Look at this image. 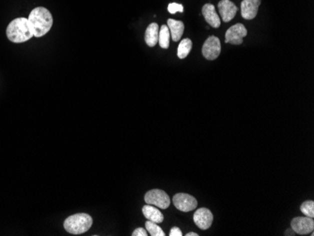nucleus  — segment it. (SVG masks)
Returning a JSON list of instances; mask_svg holds the SVG:
<instances>
[{
	"instance_id": "nucleus-1",
	"label": "nucleus",
	"mask_w": 314,
	"mask_h": 236,
	"mask_svg": "<svg viewBox=\"0 0 314 236\" xmlns=\"http://www.w3.org/2000/svg\"><path fill=\"white\" fill-rule=\"evenodd\" d=\"M28 21L32 24L34 37L40 38L51 30L53 26V16L48 8L37 7L33 8L30 14Z\"/></svg>"
},
{
	"instance_id": "nucleus-2",
	"label": "nucleus",
	"mask_w": 314,
	"mask_h": 236,
	"mask_svg": "<svg viewBox=\"0 0 314 236\" xmlns=\"http://www.w3.org/2000/svg\"><path fill=\"white\" fill-rule=\"evenodd\" d=\"M6 34L8 39L16 44H22L24 42H28L34 36L28 18L24 17H19L12 20L8 24Z\"/></svg>"
},
{
	"instance_id": "nucleus-3",
	"label": "nucleus",
	"mask_w": 314,
	"mask_h": 236,
	"mask_svg": "<svg viewBox=\"0 0 314 236\" xmlns=\"http://www.w3.org/2000/svg\"><path fill=\"white\" fill-rule=\"evenodd\" d=\"M92 226V218L85 212L76 214L64 221V228L71 234H82Z\"/></svg>"
},
{
	"instance_id": "nucleus-4",
	"label": "nucleus",
	"mask_w": 314,
	"mask_h": 236,
	"mask_svg": "<svg viewBox=\"0 0 314 236\" xmlns=\"http://www.w3.org/2000/svg\"><path fill=\"white\" fill-rule=\"evenodd\" d=\"M147 204L154 205L160 209H166L170 205V198L165 191L161 189L150 190L144 198Z\"/></svg>"
},
{
	"instance_id": "nucleus-5",
	"label": "nucleus",
	"mask_w": 314,
	"mask_h": 236,
	"mask_svg": "<svg viewBox=\"0 0 314 236\" xmlns=\"http://www.w3.org/2000/svg\"><path fill=\"white\" fill-rule=\"evenodd\" d=\"M248 35V30L243 24H236L230 26L225 34V42L234 46L243 44V39Z\"/></svg>"
},
{
	"instance_id": "nucleus-6",
	"label": "nucleus",
	"mask_w": 314,
	"mask_h": 236,
	"mask_svg": "<svg viewBox=\"0 0 314 236\" xmlns=\"http://www.w3.org/2000/svg\"><path fill=\"white\" fill-rule=\"evenodd\" d=\"M173 204L182 212H190L196 209L198 202L191 195L186 193H178L173 197Z\"/></svg>"
},
{
	"instance_id": "nucleus-7",
	"label": "nucleus",
	"mask_w": 314,
	"mask_h": 236,
	"mask_svg": "<svg viewBox=\"0 0 314 236\" xmlns=\"http://www.w3.org/2000/svg\"><path fill=\"white\" fill-rule=\"evenodd\" d=\"M221 52V44L218 37L210 36L205 40L202 46V55L208 60H214L218 58Z\"/></svg>"
},
{
	"instance_id": "nucleus-8",
	"label": "nucleus",
	"mask_w": 314,
	"mask_h": 236,
	"mask_svg": "<svg viewBox=\"0 0 314 236\" xmlns=\"http://www.w3.org/2000/svg\"><path fill=\"white\" fill-rule=\"evenodd\" d=\"M290 227L296 234H301V236H306L310 234L312 232H314V218H308V216L296 218L290 222Z\"/></svg>"
},
{
	"instance_id": "nucleus-9",
	"label": "nucleus",
	"mask_w": 314,
	"mask_h": 236,
	"mask_svg": "<svg viewBox=\"0 0 314 236\" xmlns=\"http://www.w3.org/2000/svg\"><path fill=\"white\" fill-rule=\"evenodd\" d=\"M214 216L207 208H200L194 214V222L200 230H208L212 225Z\"/></svg>"
},
{
	"instance_id": "nucleus-10",
	"label": "nucleus",
	"mask_w": 314,
	"mask_h": 236,
	"mask_svg": "<svg viewBox=\"0 0 314 236\" xmlns=\"http://www.w3.org/2000/svg\"><path fill=\"white\" fill-rule=\"evenodd\" d=\"M218 7L220 16L225 23L232 21L236 17L237 10H238L236 5L230 0H221Z\"/></svg>"
},
{
	"instance_id": "nucleus-11",
	"label": "nucleus",
	"mask_w": 314,
	"mask_h": 236,
	"mask_svg": "<svg viewBox=\"0 0 314 236\" xmlns=\"http://www.w3.org/2000/svg\"><path fill=\"white\" fill-rule=\"evenodd\" d=\"M262 0H243L241 3V14L246 20L254 19L259 10Z\"/></svg>"
},
{
	"instance_id": "nucleus-12",
	"label": "nucleus",
	"mask_w": 314,
	"mask_h": 236,
	"mask_svg": "<svg viewBox=\"0 0 314 236\" xmlns=\"http://www.w3.org/2000/svg\"><path fill=\"white\" fill-rule=\"evenodd\" d=\"M202 14L206 22L210 24L212 28H220L221 22L218 14H216V8L212 4L207 3L202 7Z\"/></svg>"
},
{
	"instance_id": "nucleus-13",
	"label": "nucleus",
	"mask_w": 314,
	"mask_h": 236,
	"mask_svg": "<svg viewBox=\"0 0 314 236\" xmlns=\"http://www.w3.org/2000/svg\"><path fill=\"white\" fill-rule=\"evenodd\" d=\"M142 212L143 214L145 216V218L150 221H152L154 223H161L164 220V216L163 214L159 211V209L154 207V205L147 204L143 206L142 208Z\"/></svg>"
},
{
	"instance_id": "nucleus-14",
	"label": "nucleus",
	"mask_w": 314,
	"mask_h": 236,
	"mask_svg": "<svg viewBox=\"0 0 314 236\" xmlns=\"http://www.w3.org/2000/svg\"><path fill=\"white\" fill-rule=\"evenodd\" d=\"M168 28L170 30V37L174 42H179L184 32V24L182 21H177L173 19L168 20Z\"/></svg>"
},
{
	"instance_id": "nucleus-15",
	"label": "nucleus",
	"mask_w": 314,
	"mask_h": 236,
	"mask_svg": "<svg viewBox=\"0 0 314 236\" xmlns=\"http://www.w3.org/2000/svg\"><path fill=\"white\" fill-rule=\"evenodd\" d=\"M158 35H159V26L156 23H152L147 28L145 32V42L150 48L156 46L158 42Z\"/></svg>"
},
{
	"instance_id": "nucleus-16",
	"label": "nucleus",
	"mask_w": 314,
	"mask_h": 236,
	"mask_svg": "<svg viewBox=\"0 0 314 236\" xmlns=\"http://www.w3.org/2000/svg\"><path fill=\"white\" fill-rule=\"evenodd\" d=\"M170 33L168 26L166 24L161 26L159 30V35H158V42L163 49H168L170 46Z\"/></svg>"
},
{
	"instance_id": "nucleus-17",
	"label": "nucleus",
	"mask_w": 314,
	"mask_h": 236,
	"mask_svg": "<svg viewBox=\"0 0 314 236\" xmlns=\"http://www.w3.org/2000/svg\"><path fill=\"white\" fill-rule=\"evenodd\" d=\"M192 46H193V44H192L191 40L188 39V38L182 40L181 42L178 46V58L181 60L186 58L190 53Z\"/></svg>"
},
{
	"instance_id": "nucleus-18",
	"label": "nucleus",
	"mask_w": 314,
	"mask_h": 236,
	"mask_svg": "<svg viewBox=\"0 0 314 236\" xmlns=\"http://www.w3.org/2000/svg\"><path fill=\"white\" fill-rule=\"evenodd\" d=\"M145 227L147 232L152 236H165V232L162 228H160L157 223H154L152 221L148 220L145 223Z\"/></svg>"
},
{
	"instance_id": "nucleus-19",
	"label": "nucleus",
	"mask_w": 314,
	"mask_h": 236,
	"mask_svg": "<svg viewBox=\"0 0 314 236\" xmlns=\"http://www.w3.org/2000/svg\"><path fill=\"white\" fill-rule=\"evenodd\" d=\"M300 210L306 216L314 218V200H306L300 206Z\"/></svg>"
},
{
	"instance_id": "nucleus-20",
	"label": "nucleus",
	"mask_w": 314,
	"mask_h": 236,
	"mask_svg": "<svg viewBox=\"0 0 314 236\" xmlns=\"http://www.w3.org/2000/svg\"><path fill=\"white\" fill-rule=\"evenodd\" d=\"M168 10L170 12V14H176V12H184V7H182V5L181 4H178V3H170V5H168Z\"/></svg>"
},
{
	"instance_id": "nucleus-21",
	"label": "nucleus",
	"mask_w": 314,
	"mask_h": 236,
	"mask_svg": "<svg viewBox=\"0 0 314 236\" xmlns=\"http://www.w3.org/2000/svg\"><path fill=\"white\" fill-rule=\"evenodd\" d=\"M133 236H148V232L143 228H136L132 234Z\"/></svg>"
},
{
	"instance_id": "nucleus-22",
	"label": "nucleus",
	"mask_w": 314,
	"mask_h": 236,
	"mask_svg": "<svg viewBox=\"0 0 314 236\" xmlns=\"http://www.w3.org/2000/svg\"><path fill=\"white\" fill-rule=\"evenodd\" d=\"M182 236V230L179 228H177V227H173L172 228V230H170V236Z\"/></svg>"
},
{
	"instance_id": "nucleus-23",
	"label": "nucleus",
	"mask_w": 314,
	"mask_h": 236,
	"mask_svg": "<svg viewBox=\"0 0 314 236\" xmlns=\"http://www.w3.org/2000/svg\"><path fill=\"white\" fill-rule=\"evenodd\" d=\"M294 230L292 228H290V230H287L286 232H285V236H294Z\"/></svg>"
},
{
	"instance_id": "nucleus-24",
	"label": "nucleus",
	"mask_w": 314,
	"mask_h": 236,
	"mask_svg": "<svg viewBox=\"0 0 314 236\" xmlns=\"http://www.w3.org/2000/svg\"><path fill=\"white\" fill-rule=\"evenodd\" d=\"M186 236H198V234H196V232H188Z\"/></svg>"
}]
</instances>
